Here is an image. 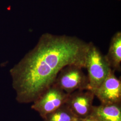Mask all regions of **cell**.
Returning a JSON list of instances; mask_svg holds the SVG:
<instances>
[{"label":"cell","mask_w":121,"mask_h":121,"mask_svg":"<svg viewBox=\"0 0 121 121\" xmlns=\"http://www.w3.org/2000/svg\"><path fill=\"white\" fill-rule=\"evenodd\" d=\"M82 69L76 65L65 66L59 72L53 84L68 94L79 90L88 89L87 76Z\"/></svg>","instance_id":"3957f363"},{"label":"cell","mask_w":121,"mask_h":121,"mask_svg":"<svg viewBox=\"0 0 121 121\" xmlns=\"http://www.w3.org/2000/svg\"><path fill=\"white\" fill-rule=\"evenodd\" d=\"M73 121H82V118H76V119H75L74 120H73Z\"/></svg>","instance_id":"8fae6325"},{"label":"cell","mask_w":121,"mask_h":121,"mask_svg":"<svg viewBox=\"0 0 121 121\" xmlns=\"http://www.w3.org/2000/svg\"><path fill=\"white\" fill-rule=\"evenodd\" d=\"M105 56L111 69L119 70L121 68V32H116L111 39L108 52Z\"/></svg>","instance_id":"ba28073f"},{"label":"cell","mask_w":121,"mask_h":121,"mask_svg":"<svg viewBox=\"0 0 121 121\" xmlns=\"http://www.w3.org/2000/svg\"><path fill=\"white\" fill-rule=\"evenodd\" d=\"M82 121H97L90 116H88L84 118H82Z\"/></svg>","instance_id":"30bf717a"},{"label":"cell","mask_w":121,"mask_h":121,"mask_svg":"<svg viewBox=\"0 0 121 121\" xmlns=\"http://www.w3.org/2000/svg\"><path fill=\"white\" fill-rule=\"evenodd\" d=\"M101 104H121V80L112 70L104 81L94 92Z\"/></svg>","instance_id":"8992f818"},{"label":"cell","mask_w":121,"mask_h":121,"mask_svg":"<svg viewBox=\"0 0 121 121\" xmlns=\"http://www.w3.org/2000/svg\"><path fill=\"white\" fill-rule=\"evenodd\" d=\"M76 118L65 103L43 119L44 121H73Z\"/></svg>","instance_id":"9c48e42d"},{"label":"cell","mask_w":121,"mask_h":121,"mask_svg":"<svg viewBox=\"0 0 121 121\" xmlns=\"http://www.w3.org/2000/svg\"><path fill=\"white\" fill-rule=\"evenodd\" d=\"M95 97L90 90H79L69 94L65 104L77 118H84L90 115Z\"/></svg>","instance_id":"5b68a950"},{"label":"cell","mask_w":121,"mask_h":121,"mask_svg":"<svg viewBox=\"0 0 121 121\" xmlns=\"http://www.w3.org/2000/svg\"><path fill=\"white\" fill-rule=\"evenodd\" d=\"M85 68L88 72V89L93 92L113 70L105 55L92 42L87 52Z\"/></svg>","instance_id":"7a4b0ae2"},{"label":"cell","mask_w":121,"mask_h":121,"mask_svg":"<svg viewBox=\"0 0 121 121\" xmlns=\"http://www.w3.org/2000/svg\"><path fill=\"white\" fill-rule=\"evenodd\" d=\"M90 43L75 36L43 34L35 47L10 70L17 102H34L66 66L85 68Z\"/></svg>","instance_id":"6da1fadb"},{"label":"cell","mask_w":121,"mask_h":121,"mask_svg":"<svg viewBox=\"0 0 121 121\" xmlns=\"http://www.w3.org/2000/svg\"><path fill=\"white\" fill-rule=\"evenodd\" d=\"M69 94L54 84L40 96L31 108L43 118L66 103Z\"/></svg>","instance_id":"277c9868"},{"label":"cell","mask_w":121,"mask_h":121,"mask_svg":"<svg viewBox=\"0 0 121 121\" xmlns=\"http://www.w3.org/2000/svg\"><path fill=\"white\" fill-rule=\"evenodd\" d=\"M89 116L97 121H121V104L93 105Z\"/></svg>","instance_id":"52a82bcc"}]
</instances>
